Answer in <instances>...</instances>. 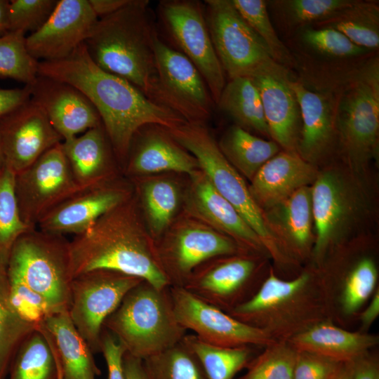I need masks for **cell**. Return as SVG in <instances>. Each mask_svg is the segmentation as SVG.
Instances as JSON below:
<instances>
[{
    "label": "cell",
    "mask_w": 379,
    "mask_h": 379,
    "mask_svg": "<svg viewBox=\"0 0 379 379\" xmlns=\"http://www.w3.org/2000/svg\"><path fill=\"white\" fill-rule=\"evenodd\" d=\"M148 4L147 0H131L117 12L98 18L84 44L99 67L166 106L159 83L154 51L157 33Z\"/></svg>",
    "instance_id": "3"
},
{
    "label": "cell",
    "mask_w": 379,
    "mask_h": 379,
    "mask_svg": "<svg viewBox=\"0 0 379 379\" xmlns=\"http://www.w3.org/2000/svg\"><path fill=\"white\" fill-rule=\"evenodd\" d=\"M217 104L240 127L270 136L259 91L251 78L232 79L225 84Z\"/></svg>",
    "instance_id": "32"
},
{
    "label": "cell",
    "mask_w": 379,
    "mask_h": 379,
    "mask_svg": "<svg viewBox=\"0 0 379 379\" xmlns=\"http://www.w3.org/2000/svg\"><path fill=\"white\" fill-rule=\"evenodd\" d=\"M169 287L159 290L142 281L105 320L103 328L126 352L143 360L172 347L186 335L174 315Z\"/></svg>",
    "instance_id": "5"
},
{
    "label": "cell",
    "mask_w": 379,
    "mask_h": 379,
    "mask_svg": "<svg viewBox=\"0 0 379 379\" xmlns=\"http://www.w3.org/2000/svg\"><path fill=\"white\" fill-rule=\"evenodd\" d=\"M25 34L8 32L0 36V77L32 84L38 77V62L29 53Z\"/></svg>",
    "instance_id": "40"
},
{
    "label": "cell",
    "mask_w": 379,
    "mask_h": 379,
    "mask_svg": "<svg viewBox=\"0 0 379 379\" xmlns=\"http://www.w3.org/2000/svg\"><path fill=\"white\" fill-rule=\"evenodd\" d=\"M316 178L314 168L302 157L292 151L281 152L260 168L249 190L259 206L271 208Z\"/></svg>",
    "instance_id": "19"
},
{
    "label": "cell",
    "mask_w": 379,
    "mask_h": 379,
    "mask_svg": "<svg viewBox=\"0 0 379 379\" xmlns=\"http://www.w3.org/2000/svg\"><path fill=\"white\" fill-rule=\"evenodd\" d=\"M182 341L198 360L206 379H234L252 360L251 346H215L193 334L185 335Z\"/></svg>",
    "instance_id": "33"
},
{
    "label": "cell",
    "mask_w": 379,
    "mask_h": 379,
    "mask_svg": "<svg viewBox=\"0 0 379 379\" xmlns=\"http://www.w3.org/2000/svg\"><path fill=\"white\" fill-rule=\"evenodd\" d=\"M7 270L41 295L53 313L68 311L73 277L63 235L29 230L14 243Z\"/></svg>",
    "instance_id": "7"
},
{
    "label": "cell",
    "mask_w": 379,
    "mask_h": 379,
    "mask_svg": "<svg viewBox=\"0 0 379 379\" xmlns=\"http://www.w3.org/2000/svg\"><path fill=\"white\" fill-rule=\"evenodd\" d=\"M324 20L325 27L340 32L364 49L379 46L378 9L374 5L355 1Z\"/></svg>",
    "instance_id": "36"
},
{
    "label": "cell",
    "mask_w": 379,
    "mask_h": 379,
    "mask_svg": "<svg viewBox=\"0 0 379 379\" xmlns=\"http://www.w3.org/2000/svg\"><path fill=\"white\" fill-rule=\"evenodd\" d=\"M378 72L374 67L346 93L338 109L343 140L350 155L364 159L374 151L379 128Z\"/></svg>",
    "instance_id": "16"
},
{
    "label": "cell",
    "mask_w": 379,
    "mask_h": 379,
    "mask_svg": "<svg viewBox=\"0 0 379 379\" xmlns=\"http://www.w3.org/2000/svg\"><path fill=\"white\" fill-rule=\"evenodd\" d=\"M62 147L81 188L107 181L114 150L102 124L63 140Z\"/></svg>",
    "instance_id": "24"
},
{
    "label": "cell",
    "mask_w": 379,
    "mask_h": 379,
    "mask_svg": "<svg viewBox=\"0 0 379 379\" xmlns=\"http://www.w3.org/2000/svg\"><path fill=\"white\" fill-rule=\"evenodd\" d=\"M123 365L125 379H147L142 359L126 352Z\"/></svg>",
    "instance_id": "54"
},
{
    "label": "cell",
    "mask_w": 379,
    "mask_h": 379,
    "mask_svg": "<svg viewBox=\"0 0 379 379\" xmlns=\"http://www.w3.org/2000/svg\"><path fill=\"white\" fill-rule=\"evenodd\" d=\"M352 379H379V360L371 351L350 362Z\"/></svg>",
    "instance_id": "50"
},
{
    "label": "cell",
    "mask_w": 379,
    "mask_h": 379,
    "mask_svg": "<svg viewBox=\"0 0 379 379\" xmlns=\"http://www.w3.org/2000/svg\"><path fill=\"white\" fill-rule=\"evenodd\" d=\"M100 351L106 362L107 379H125L123 358L126 350L107 329H102L101 333Z\"/></svg>",
    "instance_id": "49"
},
{
    "label": "cell",
    "mask_w": 379,
    "mask_h": 379,
    "mask_svg": "<svg viewBox=\"0 0 379 379\" xmlns=\"http://www.w3.org/2000/svg\"><path fill=\"white\" fill-rule=\"evenodd\" d=\"M161 5L164 18L173 39L199 70L217 104L225 86V74L200 4L173 0L163 1Z\"/></svg>",
    "instance_id": "12"
},
{
    "label": "cell",
    "mask_w": 379,
    "mask_h": 379,
    "mask_svg": "<svg viewBox=\"0 0 379 379\" xmlns=\"http://www.w3.org/2000/svg\"><path fill=\"white\" fill-rule=\"evenodd\" d=\"M241 17L265 44L273 59L279 65L291 61L290 53L277 35L262 0H232Z\"/></svg>",
    "instance_id": "42"
},
{
    "label": "cell",
    "mask_w": 379,
    "mask_h": 379,
    "mask_svg": "<svg viewBox=\"0 0 379 379\" xmlns=\"http://www.w3.org/2000/svg\"><path fill=\"white\" fill-rule=\"evenodd\" d=\"M5 166H6V161H5V158H4L1 142V138H0V172L5 168Z\"/></svg>",
    "instance_id": "58"
},
{
    "label": "cell",
    "mask_w": 379,
    "mask_h": 379,
    "mask_svg": "<svg viewBox=\"0 0 379 379\" xmlns=\"http://www.w3.org/2000/svg\"><path fill=\"white\" fill-rule=\"evenodd\" d=\"M143 280L118 272L98 270L79 274L71 284L68 314L92 352H99L107 317Z\"/></svg>",
    "instance_id": "9"
},
{
    "label": "cell",
    "mask_w": 379,
    "mask_h": 379,
    "mask_svg": "<svg viewBox=\"0 0 379 379\" xmlns=\"http://www.w3.org/2000/svg\"><path fill=\"white\" fill-rule=\"evenodd\" d=\"M275 207L289 246L300 255L306 253L312 241L311 188L305 186L297 190Z\"/></svg>",
    "instance_id": "34"
},
{
    "label": "cell",
    "mask_w": 379,
    "mask_h": 379,
    "mask_svg": "<svg viewBox=\"0 0 379 379\" xmlns=\"http://www.w3.org/2000/svg\"><path fill=\"white\" fill-rule=\"evenodd\" d=\"M329 379H352L350 362L342 363L337 371Z\"/></svg>",
    "instance_id": "56"
},
{
    "label": "cell",
    "mask_w": 379,
    "mask_h": 379,
    "mask_svg": "<svg viewBox=\"0 0 379 379\" xmlns=\"http://www.w3.org/2000/svg\"><path fill=\"white\" fill-rule=\"evenodd\" d=\"M6 166L17 174L62 142L42 109L31 98L0 118Z\"/></svg>",
    "instance_id": "14"
},
{
    "label": "cell",
    "mask_w": 379,
    "mask_h": 379,
    "mask_svg": "<svg viewBox=\"0 0 379 379\" xmlns=\"http://www.w3.org/2000/svg\"><path fill=\"white\" fill-rule=\"evenodd\" d=\"M36 326L22 318L9 298L7 262L0 260V379L6 373L11 357Z\"/></svg>",
    "instance_id": "37"
},
{
    "label": "cell",
    "mask_w": 379,
    "mask_h": 379,
    "mask_svg": "<svg viewBox=\"0 0 379 379\" xmlns=\"http://www.w3.org/2000/svg\"><path fill=\"white\" fill-rule=\"evenodd\" d=\"M298 354L288 341L276 340L251 361L247 372L238 379H293Z\"/></svg>",
    "instance_id": "41"
},
{
    "label": "cell",
    "mask_w": 379,
    "mask_h": 379,
    "mask_svg": "<svg viewBox=\"0 0 379 379\" xmlns=\"http://www.w3.org/2000/svg\"><path fill=\"white\" fill-rule=\"evenodd\" d=\"M9 379H57L53 350L41 327L20 345Z\"/></svg>",
    "instance_id": "35"
},
{
    "label": "cell",
    "mask_w": 379,
    "mask_h": 379,
    "mask_svg": "<svg viewBox=\"0 0 379 379\" xmlns=\"http://www.w3.org/2000/svg\"><path fill=\"white\" fill-rule=\"evenodd\" d=\"M29 87L30 98L42 109L62 140L102 124L91 102L72 85L38 75Z\"/></svg>",
    "instance_id": "17"
},
{
    "label": "cell",
    "mask_w": 379,
    "mask_h": 379,
    "mask_svg": "<svg viewBox=\"0 0 379 379\" xmlns=\"http://www.w3.org/2000/svg\"><path fill=\"white\" fill-rule=\"evenodd\" d=\"M51 346H52V344H51ZM52 348H53V354H54V357H55V362H56V366H57V379H64L63 375H62L61 366H60V362H59V359L58 358V356H57L53 346H52Z\"/></svg>",
    "instance_id": "57"
},
{
    "label": "cell",
    "mask_w": 379,
    "mask_h": 379,
    "mask_svg": "<svg viewBox=\"0 0 379 379\" xmlns=\"http://www.w3.org/2000/svg\"><path fill=\"white\" fill-rule=\"evenodd\" d=\"M98 20L88 0H58L46 22L26 36L27 49L38 61L64 59L84 43Z\"/></svg>",
    "instance_id": "15"
},
{
    "label": "cell",
    "mask_w": 379,
    "mask_h": 379,
    "mask_svg": "<svg viewBox=\"0 0 379 379\" xmlns=\"http://www.w3.org/2000/svg\"><path fill=\"white\" fill-rule=\"evenodd\" d=\"M154 51L159 86L166 106L188 122L200 123L207 118L213 100L195 65L157 35L154 39Z\"/></svg>",
    "instance_id": "13"
},
{
    "label": "cell",
    "mask_w": 379,
    "mask_h": 379,
    "mask_svg": "<svg viewBox=\"0 0 379 379\" xmlns=\"http://www.w3.org/2000/svg\"><path fill=\"white\" fill-rule=\"evenodd\" d=\"M40 327L58 356L64 379H95L100 375L92 350L75 327L68 311L49 315Z\"/></svg>",
    "instance_id": "23"
},
{
    "label": "cell",
    "mask_w": 379,
    "mask_h": 379,
    "mask_svg": "<svg viewBox=\"0 0 379 379\" xmlns=\"http://www.w3.org/2000/svg\"><path fill=\"white\" fill-rule=\"evenodd\" d=\"M174 315L186 331L215 346H265L274 340L264 330L244 323L181 286L169 287Z\"/></svg>",
    "instance_id": "11"
},
{
    "label": "cell",
    "mask_w": 379,
    "mask_h": 379,
    "mask_svg": "<svg viewBox=\"0 0 379 379\" xmlns=\"http://www.w3.org/2000/svg\"><path fill=\"white\" fill-rule=\"evenodd\" d=\"M166 130L178 145L193 155L214 188L234 207L271 256L277 261L284 260V253L267 226L260 207L207 129L200 123L187 122Z\"/></svg>",
    "instance_id": "6"
},
{
    "label": "cell",
    "mask_w": 379,
    "mask_h": 379,
    "mask_svg": "<svg viewBox=\"0 0 379 379\" xmlns=\"http://www.w3.org/2000/svg\"><path fill=\"white\" fill-rule=\"evenodd\" d=\"M206 3L212 42L224 72L231 79H251L265 73L287 75L232 0H207Z\"/></svg>",
    "instance_id": "8"
},
{
    "label": "cell",
    "mask_w": 379,
    "mask_h": 379,
    "mask_svg": "<svg viewBox=\"0 0 379 379\" xmlns=\"http://www.w3.org/2000/svg\"><path fill=\"white\" fill-rule=\"evenodd\" d=\"M254 260L236 257L226 260L181 286L226 312L242 302L241 297L254 273Z\"/></svg>",
    "instance_id": "20"
},
{
    "label": "cell",
    "mask_w": 379,
    "mask_h": 379,
    "mask_svg": "<svg viewBox=\"0 0 379 379\" xmlns=\"http://www.w3.org/2000/svg\"><path fill=\"white\" fill-rule=\"evenodd\" d=\"M237 251L236 244L227 237L201 226H190L177 235L171 257L177 272L187 276L207 260Z\"/></svg>",
    "instance_id": "28"
},
{
    "label": "cell",
    "mask_w": 379,
    "mask_h": 379,
    "mask_svg": "<svg viewBox=\"0 0 379 379\" xmlns=\"http://www.w3.org/2000/svg\"><path fill=\"white\" fill-rule=\"evenodd\" d=\"M147 379H206L195 356L181 340L143 359Z\"/></svg>",
    "instance_id": "38"
},
{
    "label": "cell",
    "mask_w": 379,
    "mask_h": 379,
    "mask_svg": "<svg viewBox=\"0 0 379 379\" xmlns=\"http://www.w3.org/2000/svg\"><path fill=\"white\" fill-rule=\"evenodd\" d=\"M312 218L316 229L313 254L320 260L333 240L346 211L343 187L336 176L324 173L311 188Z\"/></svg>",
    "instance_id": "26"
},
{
    "label": "cell",
    "mask_w": 379,
    "mask_h": 379,
    "mask_svg": "<svg viewBox=\"0 0 379 379\" xmlns=\"http://www.w3.org/2000/svg\"><path fill=\"white\" fill-rule=\"evenodd\" d=\"M302 119L300 150L302 157L314 158L326 147L332 132L331 112L326 99L301 84L288 80Z\"/></svg>",
    "instance_id": "29"
},
{
    "label": "cell",
    "mask_w": 379,
    "mask_h": 379,
    "mask_svg": "<svg viewBox=\"0 0 379 379\" xmlns=\"http://www.w3.org/2000/svg\"><path fill=\"white\" fill-rule=\"evenodd\" d=\"M9 298L17 313L27 321L40 327L53 314L46 299L29 287L20 277L7 270Z\"/></svg>",
    "instance_id": "44"
},
{
    "label": "cell",
    "mask_w": 379,
    "mask_h": 379,
    "mask_svg": "<svg viewBox=\"0 0 379 379\" xmlns=\"http://www.w3.org/2000/svg\"><path fill=\"white\" fill-rule=\"evenodd\" d=\"M69 253L73 278L105 270L138 277L159 290L171 284L130 199L75 235L69 241Z\"/></svg>",
    "instance_id": "2"
},
{
    "label": "cell",
    "mask_w": 379,
    "mask_h": 379,
    "mask_svg": "<svg viewBox=\"0 0 379 379\" xmlns=\"http://www.w3.org/2000/svg\"><path fill=\"white\" fill-rule=\"evenodd\" d=\"M341 364L321 355L298 350L293 379H329Z\"/></svg>",
    "instance_id": "48"
},
{
    "label": "cell",
    "mask_w": 379,
    "mask_h": 379,
    "mask_svg": "<svg viewBox=\"0 0 379 379\" xmlns=\"http://www.w3.org/2000/svg\"><path fill=\"white\" fill-rule=\"evenodd\" d=\"M142 197L152 230L154 233L159 234L168 225L177 208V188L168 180H153L143 185Z\"/></svg>",
    "instance_id": "43"
},
{
    "label": "cell",
    "mask_w": 379,
    "mask_h": 379,
    "mask_svg": "<svg viewBox=\"0 0 379 379\" xmlns=\"http://www.w3.org/2000/svg\"><path fill=\"white\" fill-rule=\"evenodd\" d=\"M288 341L299 351L347 363L371 351L378 344L379 337L360 331H350L329 320L312 326Z\"/></svg>",
    "instance_id": "21"
},
{
    "label": "cell",
    "mask_w": 379,
    "mask_h": 379,
    "mask_svg": "<svg viewBox=\"0 0 379 379\" xmlns=\"http://www.w3.org/2000/svg\"><path fill=\"white\" fill-rule=\"evenodd\" d=\"M130 1L131 0H88L91 8L98 18L117 12Z\"/></svg>",
    "instance_id": "53"
},
{
    "label": "cell",
    "mask_w": 379,
    "mask_h": 379,
    "mask_svg": "<svg viewBox=\"0 0 379 379\" xmlns=\"http://www.w3.org/2000/svg\"><path fill=\"white\" fill-rule=\"evenodd\" d=\"M302 38L314 48L331 55L353 56L365 51L364 48L354 44L345 34L330 27L307 29Z\"/></svg>",
    "instance_id": "47"
},
{
    "label": "cell",
    "mask_w": 379,
    "mask_h": 379,
    "mask_svg": "<svg viewBox=\"0 0 379 379\" xmlns=\"http://www.w3.org/2000/svg\"><path fill=\"white\" fill-rule=\"evenodd\" d=\"M378 281L376 265L369 257L358 260L344 277L341 285L331 293L332 319L340 321L357 316L373 295Z\"/></svg>",
    "instance_id": "30"
},
{
    "label": "cell",
    "mask_w": 379,
    "mask_h": 379,
    "mask_svg": "<svg viewBox=\"0 0 379 379\" xmlns=\"http://www.w3.org/2000/svg\"><path fill=\"white\" fill-rule=\"evenodd\" d=\"M251 80L259 91L270 136L287 151H292L298 105L288 84V76L265 73Z\"/></svg>",
    "instance_id": "22"
},
{
    "label": "cell",
    "mask_w": 379,
    "mask_h": 379,
    "mask_svg": "<svg viewBox=\"0 0 379 379\" xmlns=\"http://www.w3.org/2000/svg\"><path fill=\"white\" fill-rule=\"evenodd\" d=\"M266 331L274 340H289L312 326L332 320L327 284L305 271L291 280L272 270L249 298L226 312Z\"/></svg>",
    "instance_id": "4"
},
{
    "label": "cell",
    "mask_w": 379,
    "mask_h": 379,
    "mask_svg": "<svg viewBox=\"0 0 379 379\" xmlns=\"http://www.w3.org/2000/svg\"><path fill=\"white\" fill-rule=\"evenodd\" d=\"M379 315V290L375 289L368 306L358 314L361 324L360 331L366 332Z\"/></svg>",
    "instance_id": "52"
},
{
    "label": "cell",
    "mask_w": 379,
    "mask_h": 379,
    "mask_svg": "<svg viewBox=\"0 0 379 379\" xmlns=\"http://www.w3.org/2000/svg\"><path fill=\"white\" fill-rule=\"evenodd\" d=\"M198 166L196 159L168 133L156 132L144 137L137 145L131 156L128 170L139 174L173 171L191 175Z\"/></svg>",
    "instance_id": "27"
},
{
    "label": "cell",
    "mask_w": 379,
    "mask_h": 379,
    "mask_svg": "<svg viewBox=\"0 0 379 379\" xmlns=\"http://www.w3.org/2000/svg\"><path fill=\"white\" fill-rule=\"evenodd\" d=\"M191 177L194 202L202 216L248 247L255 251L265 250L258 236L202 171H196Z\"/></svg>",
    "instance_id": "25"
},
{
    "label": "cell",
    "mask_w": 379,
    "mask_h": 379,
    "mask_svg": "<svg viewBox=\"0 0 379 379\" xmlns=\"http://www.w3.org/2000/svg\"><path fill=\"white\" fill-rule=\"evenodd\" d=\"M30 98L29 86L22 88H0V118L28 101Z\"/></svg>",
    "instance_id": "51"
},
{
    "label": "cell",
    "mask_w": 379,
    "mask_h": 379,
    "mask_svg": "<svg viewBox=\"0 0 379 379\" xmlns=\"http://www.w3.org/2000/svg\"><path fill=\"white\" fill-rule=\"evenodd\" d=\"M58 0H12L8 8V32L25 34L38 30L52 13Z\"/></svg>",
    "instance_id": "45"
},
{
    "label": "cell",
    "mask_w": 379,
    "mask_h": 379,
    "mask_svg": "<svg viewBox=\"0 0 379 379\" xmlns=\"http://www.w3.org/2000/svg\"><path fill=\"white\" fill-rule=\"evenodd\" d=\"M38 74L78 88L98 111L116 157L128 158L136 133L147 125L171 129L188 122L174 109L145 95L126 79L99 67L84 44L68 57L39 61Z\"/></svg>",
    "instance_id": "1"
},
{
    "label": "cell",
    "mask_w": 379,
    "mask_h": 379,
    "mask_svg": "<svg viewBox=\"0 0 379 379\" xmlns=\"http://www.w3.org/2000/svg\"><path fill=\"white\" fill-rule=\"evenodd\" d=\"M81 189L73 175L62 142L15 176L20 215L30 228H36L43 216Z\"/></svg>",
    "instance_id": "10"
},
{
    "label": "cell",
    "mask_w": 379,
    "mask_h": 379,
    "mask_svg": "<svg viewBox=\"0 0 379 379\" xmlns=\"http://www.w3.org/2000/svg\"><path fill=\"white\" fill-rule=\"evenodd\" d=\"M15 176L6 166L0 172V260L6 262L16 240L34 229L20 218L15 193Z\"/></svg>",
    "instance_id": "39"
},
{
    "label": "cell",
    "mask_w": 379,
    "mask_h": 379,
    "mask_svg": "<svg viewBox=\"0 0 379 379\" xmlns=\"http://www.w3.org/2000/svg\"><path fill=\"white\" fill-rule=\"evenodd\" d=\"M107 183L80 190L43 216L36 228L63 236L85 232L105 214L130 199L127 189Z\"/></svg>",
    "instance_id": "18"
},
{
    "label": "cell",
    "mask_w": 379,
    "mask_h": 379,
    "mask_svg": "<svg viewBox=\"0 0 379 379\" xmlns=\"http://www.w3.org/2000/svg\"><path fill=\"white\" fill-rule=\"evenodd\" d=\"M350 0H290L279 1L284 13L296 23L326 20L351 6Z\"/></svg>",
    "instance_id": "46"
},
{
    "label": "cell",
    "mask_w": 379,
    "mask_h": 379,
    "mask_svg": "<svg viewBox=\"0 0 379 379\" xmlns=\"http://www.w3.org/2000/svg\"><path fill=\"white\" fill-rule=\"evenodd\" d=\"M9 1L0 0V36L8 32V8Z\"/></svg>",
    "instance_id": "55"
},
{
    "label": "cell",
    "mask_w": 379,
    "mask_h": 379,
    "mask_svg": "<svg viewBox=\"0 0 379 379\" xmlns=\"http://www.w3.org/2000/svg\"><path fill=\"white\" fill-rule=\"evenodd\" d=\"M218 146L237 171L251 180L260 168L279 152L277 142L258 138L239 126L231 127Z\"/></svg>",
    "instance_id": "31"
}]
</instances>
